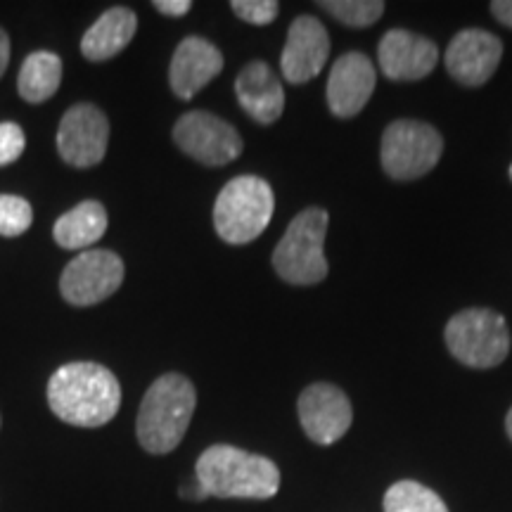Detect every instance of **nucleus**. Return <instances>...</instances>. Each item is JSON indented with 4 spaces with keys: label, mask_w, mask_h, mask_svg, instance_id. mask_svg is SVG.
Returning <instances> with one entry per match:
<instances>
[{
    "label": "nucleus",
    "mask_w": 512,
    "mask_h": 512,
    "mask_svg": "<svg viewBox=\"0 0 512 512\" xmlns=\"http://www.w3.org/2000/svg\"><path fill=\"white\" fill-rule=\"evenodd\" d=\"M50 411L67 425L102 427L121 406V387L112 370L100 363H67L48 382Z\"/></svg>",
    "instance_id": "1"
},
{
    "label": "nucleus",
    "mask_w": 512,
    "mask_h": 512,
    "mask_svg": "<svg viewBox=\"0 0 512 512\" xmlns=\"http://www.w3.org/2000/svg\"><path fill=\"white\" fill-rule=\"evenodd\" d=\"M195 479L204 494L214 498H249L266 501L280 489V470L271 458L216 444L197 458Z\"/></svg>",
    "instance_id": "2"
},
{
    "label": "nucleus",
    "mask_w": 512,
    "mask_h": 512,
    "mask_svg": "<svg viewBox=\"0 0 512 512\" xmlns=\"http://www.w3.org/2000/svg\"><path fill=\"white\" fill-rule=\"evenodd\" d=\"M197 406L195 387L188 377L166 373L150 384L140 403L136 434L140 446L152 456L176 451L188 432Z\"/></svg>",
    "instance_id": "3"
},
{
    "label": "nucleus",
    "mask_w": 512,
    "mask_h": 512,
    "mask_svg": "<svg viewBox=\"0 0 512 512\" xmlns=\"http://www.w3.org/2000/svg\"><path fill=\"white\" fill-rule=\"evenodd\" d=\"M275 197L259 176H238L223 185L214 204V228L228 245H247L268 228Z\"/></svg>",
    "instance_id": "4"
},
{
    "label": "nucleus",
    "mask_w": 512,
    "mask_h": 512,
    "mask_svg": "<svg viewBox=\"0 0 512 512\" xmlns=\"http://www.w3.org/2000/svg\"><path fill=\"white\" fill-rule=\"evenodd\" d=\"M328 211L309 207L287 226L273 252V268L290 285H316L328 275L325 259V233Z\"/></svg>",
    "instance_id": "5"
},
{
    "label": "nucleus",
    "mask_w": 512,
    "mask_h": 512,
    "mask_svg": "<svg viewBox=\"0 0 512 512\" xmlns=\"http://www.w3.org/2000/svg\"><path fill=\"white\" fill-rule=\"evenodd\" d=\"M446 344L456 361L467 368L486 370L501 366L510 351V330L501 313L465 309L448 320Z\"/></svg>",
    "instance_id": "6"
},
{
    "label": "nucleus",
    "mask_w": 512,
    "mask_h": 512,
    "mask_svg": "<svg viewBox=\"0 0 512 512\" xmlns=\"http://www.w3.org/2000/svg\"><path fill=\"white\" fill-rule=\"evenodd\" d=\"M444 152L437 128L425 121L399 119L382 136V169L394 181H415L432 171Z\"/></svg>",
    "instance_id": "7"
},
{
    "label": "nucleus",
    "mask_w": 512,
    "mask_h": 512,
    "mask_svg": "<svg viewBox=\"0 0 512 512\" xmlns=\"http://www.w3.org/2000/svg\"><path fill=\"white\" fill-rule=\"evenodd\" d=\"M124 261L107 249H88L74 256L60 278V292L69 304L93 306L110 299L124 283Z\"/></svg>",
    "instance_id": "8"
},
{
    "label": "nucleus",
    "mask_w": 512,
    "mask_h": 512,
    "mask_svg": "<svg viewBox=\"0 0 512 512\" xmlns=\"http://www.w3.org/2000/svg\"><path fill=\"white\" fill-rule=\"evenodd\" d=\"M174 140L185 155L207 166H226L242 155L240 133L204 110L183 114L174 126Z\"/></svg>",
    "instance_id": "9"
},
{
    "label": "nucleus",
    "mask_w": 512,
    "mask_h": 512,
    "mask_svg": "<svg viewBox=\"0 0 512 512\" xmlns=\"http://www.w3.org/2000/svg\"><path fill=\"white\" fill-rule=\"evenodd\" d=\"M110 143V121L95 105H74L57 128V152L69 166L88 169L102 162Z\"/></svg>",
    "instance_id": "10"
},
{
    "label": "nucleus",
    "mask_w": 512,
    "mask_h": 512,
    "mask_svg": "<svg viewBox=\"0 0 512 512\" xmlns=\"http://www.w3.org/2000/svg\"><path fill=\"white\" fill-rule=\"evenodd\" d=\"M299 422L313 444L330 446L349 432L354 420L349 396L330 382H316L306 387L297 403Z\"/></svg>",
    "instance_id": "11"
},
{
    "label": "nucleus",
    "mask_w": 512,
    "mask_h": 512,
    "mask_svg": "<svg viewBox=\"0 0 512 512\" xmlns=\"http://www.w3.org/2000/svg\"><path fill=\"white\" fill-rule=\"evenodd\" d=\"M503 57L501 38L484 29H463L446 48V69L463 86H484Z\"/></svg>",
    "instance_id": "12"
},
{
    "label": "nucleus",
    "mask_w": 512,
    "mask_h": 512,
    "mask_svg": "<svg viewBox=\"0 0 512 512\" xmlns=\"http://www.w3.org/2000/svg\"><path fill=\"white\" fill-rule=\"evenodd\" d=\"M330 55V36L313 15H302L292 22L287 43L280 55V69L287 83H306L316 79Z\"/></svg>",
    "instance_id": "13"
},
{
    "label": "nucleus",
    "mask_w": 512,
    "mask_h": 512,
    "mask_svg": "<svg viewBox=\"0 0 512 512\" xmlns=\"http://www.w3.org/2000/svg\"><path fill=\"white\" fill-rule=\"evenodd\" d=\"M377 60L387 79L418 81L437 67L439 50L430 38L406 29H392L382 36L377 46Z\"/></svg>",
    "instance_id": "14"
},
{
    "label": "nucleus",
    "mask_w": 512,
    "mask_h": 512,
    "mask_svg": "<svg viewBox=\"0 0 512 512\" xmlns=\"http://www.w3.org/2000/svg\"><path fill=\"white\" fill-rule=\"evenodd\" d=\"M375 67L363 53H344L328 79V105L335 117L349 119L363 112L375 91Z\"/></svg>",
    "instance_id": "15"
},
{
    "label": "nucleus",
    "mask_w": 512,
    "mask_h": 512,
    "mask_svg": "<svg viewBox=\"0 0 512 512\" xmlns=\"http://www.w3.org/2000/svg\"><path fill=\"white\" fill-rule=\"evenodd\" d=\"M223 69L221 50L202 36H188L176 48L169 67V83L181 100L195 98Z\"/></svg>",
    "instance_id": "16"
},
{
    "label": "nucleus",
    "mask_w": 512,
    "mask_h": 512,
    "mask_svg": "<svg viewBox=\"0 0 512 512\" xmlns=\"http://www.w3.org/2000/svg\"><path fill=\"white\" fill-rule=\"evenodd\" d=\"M235 93L256 124H275L285 110V88L266 62H249L238 74Z\"/></svg>",
    "instance_id": "17"
},
{
    "label": "nucleus",
    "mask_w": 512,
    "mask_h": 512,
    "mask_svg": "<svg viewBox=\"0 0 512 512\" xmlns=\"http://www.w3.org/2000/svg\"><path fill=\"white\" fill-rule=\"evenodd\" d=\"M138 29L136 12L128 8L105 10L81 38V53L91 62H105L119 55L133 41Z\"/></svg>",
    "instance_id": "18"
},
{
    "label": "nucleus",
    "mask_w": 512,
    "mask_h": 512,
    "mask_svg": "<svg viewBox=\"0 0 512 512\" xmlns=\"http://www.w3.org/2000/svg\"><path fill=\"white\" fill-rule=\"evenodd\" d=\"M107 230V209L86 200L62 214L53 226V238L62 249H83L98 242Z\"/></svg>",
    "instance_id": "19"
},
{
    "label": "nucleus",
    "mask_w": 512,
    "mask_h": 512,
    "mask_svg": "<svg viewBox=\"0 0 512 512\" xmlns=\"http://www.w3.org/2000/svg\"><path fill=\"white\" fill-rule=\"evenodd\" d=\"M62 81V60L50 50H38L24 60L19 69V95L31 105H41L53 98Z\"/></svg>",
    "instance_id": "20"
},
{
    "label": "nucleus",
    "mask_w": 512,
    "mask_h": 512,
    "mask_svg": "<svg viewBox=\"0 0 512 512\" xmlns=\"http://www.w3.org/2000/svg\"><path fill=\"white\" fill-rule=\"evenodd\" d=\"M384 512H448L437 491L418 482H396L384 494Z\"/></svg>",
    "instance_id": "21"
},
{
    "label": "nucleus",
    "mask_w": 512,
    "mask_h": 512,
    "mask_svg": "<svg viewBox=\"0 0 512 512\" xmlns=\"http://www.w3.org/2000/svg\"><path fill=\"white\" fill-rule=\"evenodd\" d=\"M320 8L328 10L337 22L354 29L373 27L377 19L384 15L382 0H323Z\"/></svg>",
    "instance_id": "22"
},
{
    "label": "nucleus",
    "mask_w": 512,
    "mask_h": 512,
    "mask_svg": "<svg viewBox=\"0 0 512 512\" xmlns=\"http://www.w3.org/2000/svg\"><path fill=\"white\" fill-rule=\"evenodd\" d=\"M34 221V209L24 197L0 195V235L3 238H17L27 233Z\"/></svg>",
    "instance_id": "23"
},
{
    "label": "nucleus",
    "mask_w": 512,
    "mask_h": 512,
    "mask_svg": "<svg viewBox=\"0 0 512 512\" xmlns=\"http://www.w3.org/2000/svg\"><path fill=\"white\" fill-rule=\"evenodd\" d=\"M230 8L242 22L254 24V27H266L280 12V5L275 0H233Z\"/></svg>",
    "instance_id": "24"
},
{
    "label": "nucleus",
    "mask_w": 512,
    "mask_h": 512,
    "mask_svg": "<svg viewBox=\"0 0 512 512\" xmlns=\"http://www.w3.org/2000/svg\"><path fill=\"white\" fill-rule=\"evenodd\" d=\"M24 145H27V138H24L22 128L12 121H3L0 124V166L17 162L22 157Z\"/></svg>",
    "instance_id": "25"
},
{
    "label": "nucleus",
    "mask_w": 512,
    "mask_h": 512,
    "mask_svg": "<svg viewBox=\"0 0 512 512\" xmlns=\"http://www.w3.org/2000/svg\"><path fill=\"white\" fill-rule=\"evenodd\" d=\"M155 10L162 12V15H169V17H183L188 15L192 3L190 0H155Z\"/></svg>",
    "instance_id": "26"
},
{
    "label": "nucleus",
    "mask_w": 512,
    "mask_h": 512,
    "mask_svg": "<svg viewBox=\"0 0 512 512\" xmlns=\"http://www.w3.org/2000/svg\"><path fill=\"white\" fill-rule=\"evenodd\" d=\"M491 12H494L498 22L512 29V0H494L491 3Z\"/></svg>",
    "instance_id": "27"
},
{
    "label": "nucleus",
    "mask_w": 512,
    "mask_h": 512,
    "mask_svg": "<svg viewBox=\"0 0 512 512\" xmlns=\"http://www.w3.org/2000/svg\"><path fill=\"white\" fill-rule=\"evenodd\" d=\"M8 62H10V36L0 29V76H3L5 69H8Z\"/></svg>",
    "instance_id": "28"
},
{
    "label": "nucleus",
    "mask_w": 512,
    "mask_h": 512,
    "mask_svg": "<svg viewBox=\"0 0 512 512\" xmlns=\"http://www.w3.org/2000/svg\"><path fill=\"white\" fill-rule=\"evenodd\" d=\"M505 432H508V437L512 441V408L508 411V418H505Z\"/></svg>",
    "instance_id": "29"
},
{
    "label": "nucleus",
    "mask_w": 512,
    "mask_h": 512,
    "mask_svg": "<svg viewBox=\"0 0 512 512\" xmlns=\"http://www.w3.org/2000/svg\"><path fill=\"white\" fill-rule=\"evenodd\" d=\"M510 178H512V164H510Z\"/></svg>",
    "instance_id": "30"
}]
</instances>
